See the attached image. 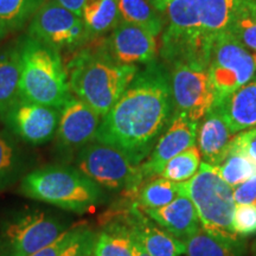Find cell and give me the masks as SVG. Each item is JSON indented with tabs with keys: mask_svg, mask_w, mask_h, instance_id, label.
Instances as JSON below:
<instances>
[{
	"mask_svg": "<svg viewBox=\"0 0 256 256\" xmlns=\"http://www.w3.org/2000/svg\"><path fill=\"white\" fill-rule=\"evenodd\" d=\"M25 196L78 214L95 209L102 200L100 185L68 166H46L25 176L22 182Z\"/></svg>",
	"mask_w": 256,
	"mask_h": 256,
	"instance_id": "277c9868",
	"label": "cell"
},
{
	"mask_svg": "<svg viewBox=\"0 0 256 256\" xmlns=\"http://www.w3.org/2000/svg\"><path fill=\"white\" fill-rule=\"evenodd\" d=\"M78 168L96 184L136 197L144 179L140 165L107 144L92 140L78 156Z\"/></svg>",
	"mask_w": 256,
	"mask_h": 256,
	"instance_id": "8992f818",
	"label": "cell"
},
{
	"mask_svg": "<svg viewBox=\"0 0 256 256\" xmlns=\"http://www.w3.org/2000/svg\"><path fill=\"white\" fill-rule=\"evenodd\" d=\"M226 31L246 49H250L256 52V14L252 10V2L238 8Z\"/></svg>",
	"mask_w": 256,
	"mask_h": 256,
	"instance_id": "4316f807",
	"label": "cell"
},
{
	"mask_svg": "<svg viewBox=\"0 0 256 256\" xmlns=\"http://www.w3.org/2000/svg\"><path fill=\"white\" fill-rule=\"evenodd\" d=\"M70 92L102 118L122 96L139 68L115 60L104 44L76 54L66 66Z\"/></svg>",
	"mask_w": 256,
	"mask_h": 256,
	"instance_id": "7a4b0ae2",
	"label": "cell"
},
{
	"mask_svg": "<svg viewBox=\"0 0 256 256\" xmlns=\"http://www.w3.org/2000/svg\"><path fill=\"white\" fill-rule=\"evenodd\" d=\"M120 19L142 28L158 37L165 25V18L162 12L154 8L151 0H116Z\"/></svg>",
	"mask_w": 256,
	"mask_h": 256,
	"instance_id": "7402d4cb",
	"label": "cell"
},
{
	"mask_svg": "<svg viewBox=\"0 0 256 256\" xmlns=\"http://www.w3.org/2000/svg\"><path fill=\"white\" fill-rule=\"evenodd\" d=\"M55 2H58L60 5H62L63 8L70 10L74 14H78L80 17H81L83 6H84L87 0H55Z\"/></svg>",
	"mask_w": 256,
	"mask_h": 256,
	"instance_id": "e575fe53",
	"label": "cell"
},
{
	"mask_svg": "<svg viewBox=\"0 0 256 256\" xmlns=\"http://www.w3.org/2000/svg\"><path fill=\"white\" fill-rule=\"evenodd\" d=\"M197 130L198 121L191 120L185 114H174L171 122L159 138L154 148L140 165L144 179L146 180L158 177L170 160L191 146H194Z\"/></svg>",
	"mask_w": 256,
	"mask_h": 256,
	"instance_id": "7c38bea8",
	"label": "cell"
},
{
	"mask_svg": "<svg viewBox=\"0 0 256 256\" xmlns=\"http://www.w3.org/2000/svg\"><path fill=\"white\" fill-rule=\"evenodd\" d=\"M81 17L92 36L113 30L121 22L116 0H87Z\"/></svg>",
	"mask_w": 256,
	"mask_h": 256,
	"instance_id": "cb8c5ba5",
	"label": "cell"
},
{
	"mask_svg": "<svg viewBox=\"0 0 256 256\" xmlns=\"http://www.w3.org/2000/svg\"><path fill=\"white\" fill-rule=\"evenodd\" d=\"M252 58H254V63H255V66H256V54L254 56H252Z\"/></svg>",
	"mask_w": 256,
	"mask_h": 256,
	"instance_id": "ab89813d",
	"label": "cell"
},
{
	"mask_svg": "<svg viewBox=\"0 0 256 256\" xmlns=\"http://www.w3.org/2000/svg\"><path fill=\"white\" fill-rule=\"evenodd\" d=\"M66 230L62 222L43 211L19 212L0 230V256H30L55 242Z\"/></svg>",
	"mask_w": 256,
	"mask_h": 256,
	"instance_id": "52a82bcc",
	"label": "cell"
},
{
	"mask_svg": "<svg viewBox=\"0 0 256 256\" xmlns=\"http://www.w3.org/2000/svg\"><path fill=\"white\" fill-rule=\"evenodd\" d=\"M234 234L238 238L256 236V206L238 204L232 217Z\"/></svg>",
	"mask_w": 256,
	"mask_h": 256,
	"instance_id": "f1b7e54d",
	"label": "cell"
},
{
	"mask_svg": "<svg viewBox=\"0 0 256 256\" xmlns=\"http://www.w3.org/2000/svg\"><path fill=\"white\" fill-rule=\"evenodd\" d=\"M142 210L162 229L183 242L202 228L196 208L188 196L178 197L159 209Z\"/></svg>",
	"mask_w": 256,
	"mask_h": 256,
	"instance_id": "e0dca14e",
	"label": "cell"
},
{
	"mask_svg": "<svg viewBox=\"0 0 256 256\" xmlns=\"http://www.w3.org/2000/svg\"><path fill=\"white\" fill-rule=\"evenodd\" d=\"M80 228H81V226L66 230V232H64L58 240H56L55 242L51 243L48 247L40 249V250L36 252L34 254H32L30 256H63L66 249L72 246V243L74 241H75L76 236H78V234L80 232Z\"/></svg>",
	"mask_w": 256,
	"mask_h": 256,
	"instance_id": "d6a6232c",
	"label": "cell"
},
{
	"mask_svg": "<svg viewBox=\"0 0 256 256\" xmlns=\"http://www.w3.org/2000/svg\"><path fill=\"white\" fill-rule=\"evenodd\" d=\"M60 110L19 100L2 114V120L18 138L30 145H43L56 136Z\"/></svg>",
	"mask_w": 256,
	"mask_h": 256,
	"instance_id": "8fae6325",
	"label": "cell"
},
{
	"mask_svg": "<svg viewBox=\"0 0 256 256\" xmlns=\"http://www.w3.org/2000/svg\"><path fill=\"white\" fill-rule=\"evenodd\" d=\"M168 72L174 114L182 113L200 121L215 104V89L208 66L176 63Z\"/></svg>",
	"mask_w": 256,
	"mask_h": 256,
	"instance_id": "9c48e42d",
	"label": "cell"
},
{
	"mask_svg": "<svg viewBox=\"0 0 256 256\" xmlns=\"http://www.w3.org/2000/svg\"><path fill=\"white\" fill-rule=\"evenodd\" d=\"M180 196H186L184 183H176L162 176L144 182L136 194V204L142 209H159Z\"/></svg>",
	"mask_w": 256,
	"mask_h": 256,
	"instance_id": "44dd1931",
	"label": "cell"
},
{
	"mask_svg": "<svg viewBox=\"0 0 256 256\" xmlns=\"http://www.w3.org/2000/svg\"><path fill=\"white\" fill-rule=\"evenodd\" d=\"M229 153H238L256 162V127L249 128L234 136Z\"/></svg>",
	"mask_w": 256,
	"mask_h": 256,
	"instance_id": "4dcf8cb0",
	"label": "cell"
},
{
	"mask_svg": "<svg viewBox=\"0 0 256 256\" xmlns=\"http://www.w3.org/2000/svg\"><path fill=\"white\" fill-rule=\"evenodd\" d=\"M96 238L94 256H133V240L119 215L113 216Z\"/></svg>",
	"mask_w": 256,
	"mask_h": 256,
	"instance_id": "603a6c76",
	"label": "cell"
},
{
	"mask_svg": "<svg viewBox=\"0 0 256 256\" xmlns=\"http://www.w3.org/2000/svg\"><path fill=\"white\" fill-rule=\"evenodd\" d=\"M101 116L76 96H70L60 108L57 139L66 150L78 148L95 140Z\"/></svg>",
	"mask_w": 256,
	"mask_h": 256,
	"instance_id": "9a60e30c",
	"label": "cell"
},
{
	"mask_svg": "<svg viewBox=\"0 0 256 256\" xmlns=\"http://www.w3.org/2000/svg\"><path fill=\"white\" fill-rule=\"evenodd\" d=\"M20 98V46L0 52V115Z\"/></svg>",
	"mask_w": 256,
	"mask_h": 256,
	"instance_id": "ffe728a7",
	"label": "cell"
},
{
	"mask_svg": "<svg viewBox=\"0 0 256 256\" xmlns=\"http://www.w3.org/2000/svg\"><path fill=\"white\" fill-rule=\"evenodd\" d=\"M200 121L197 142L200 158L206 164L218 166L229 154L234 134L220 106H214Z\"/></svg>",
	"mask_w": 256,
	"mask_h": 256,
	"instance_id": "2e32d148",
	"label": "cell"
},
{
	"mask_svg": "<svg viewBox=\"0 0 256 256\" xmlns=\"http://www.w3.org/2000/svg\"><path fill=\"white\" fill-rule=\"evenodd\" d=\"M234 200L236 204L256 206V174L234 188Z\"/></svg>",
	"mask_w": 256,
	"mask_h": 256,
	"instance_id": "836d02e7",
	"label": "cell"
},
{
	"mask_svg": "<svg viewBox=\"0 0 256 256\" xmlns=\"http://www.w3.org/2000/svg\"><path fill=\"white\" fill-rule=\"evenodd\" d=\"M133 256H150V255L148 252H147L145 249L139 244V243L133 240Z\"/></svg>",
	"mask_w": 256,
	"mask_h": 256,
	"instance_id": "d590c367",
	"label": "cell"
},
{
	"mask_svg": "<svg viewBox=\"0 0 256 256\" xmlns=\"http://www.w3.org/2000/svg\"><path fill=\"white\" fill-rule=\"evenodd\" d=\"M218 106L232 134L256 127V78L234 92Z\"/></svg>",
	"mask_w": 256,
	"mask_h": 256,
	"instance_id": "ac0fdd59",
	"label": "cell"
},
{
	"mask_svg": "<svg viewBox=\"0 0 256 256\" xmlns=\"http://www.w3.org/2000/svg\"><path fill=\"white\" fill-rule=\"evenodd\" d=\"M18 170V154L14 144L0 132V186L8 184Z\"/></svg>",
	"mask_w": 256,
	"mask_h": 256,
	"instance_id": "f546056e",
	"label": "cell"
},
{
	"mask_svg": "<svg viewBox=\"0 0 256 256\" xmlns=\"http://www.w3.org/2000/svg\"><path fill=\"white\" fill-rule=\"evenodd\" d=\"M28 34L57 50L76 48L92 37L82 17L55 0L44 2L37 10L28 26Z\"/></svg>",
	"mask_w": 256,
	"mask_h": 256,
	"instance_id": "30bf717a",
	"label": "cell"
},
{
	"mask_svg": "<svg viewBox=\"0 0 256 256\" xmlns=\"http://www.w3.org/2000/svg\"><path fill=\"white\" fill-rule=\"evenodd\" d=\"M254 58L228 31L218 34L211 49L208 70L218 106L234 92L247 84L255 75Z\"/></svg>",
	"mask_w": 256,
	"mask_h": 256,
	"instance_id": "ba28073f",
	"label": "cell"
},
{
	"mask_svg": "<svg viewBox=\"0 0 256 256\" xmlns=\"http://www.w3.org/2000/svg\"><path fill=\"white\" fill-rule=\"evenodd\" d=\"M185 188L186 196L196 208L202 228L235 235L232 230L236 206L234 188L223 180L217 166L202 162L200 171L185 182Z\"/></svg>",
	"mask_w": 256,
	"mask_h": 256,
	"instance_id": "5b68a950",
	"label": "cell"
},
{
	"mask_svg": "<svg viewBox=\"0 0 256 256\" xmlns=\"http://www.w3.org/2000/svg\"><path fill=\"white\" fill-rule=\"evenodd\" d=\"M170 2H172V0H151V2L154 5V8L158 10L159 12H162V14H164L165 8L168 6Z\"/></svg>",
	"mask_w": 256,
	"mask_h": 256,
	"instance_id": "8d00e7d4",
	"label": "cell"
},
{
	"mask_svg": "<svg viewBox=\"0 0 256 256\" xmlns=\"http://www.w3.org/2000/svg\"><path fill=\"white\" fill-rule=\"evenodd\" d=\"M200 159L198 147L196 145L191 146L170 160L160 176L176 183H184L197 174L200 166Z\"/></svg>",
	"mask_w": 256,
	"mask_h": 256,
	"instance_id": "484cf974",
	"label": "cell"
},
{
	"mask_svg": "<svg viewBox=\"0 0 256 256\" xmlns=\"http://www.w3.org/2000/svg\"><path fill=\"white\" fill-rule=\"evenodd\" d=\"M252 10H254L256 14V2H252Z\"/></svg>",
	"mask_w": 256,
	"mask_h": 256,
	"instance_id": "f35d334b",
	"label": "cell"
},
{
	"mask_svg": "<svg viewBox=\"0 0 256 256\" xmlns=\"http://www.w3.org/2000/svg\"><path fill=\"white\" fill-rule=\"evenodd\" d=\"M120 218L126 224L130 236L150 256H180L185 254V243L152 220L136 203L124 212Z\"/></svg>",
	"mask_w": 256,
	"mask_h": 256,
	"instance_id": "5bb4252c",
	"label": "cell"
},
{
	"mask_svg": "<svg viewBox=\"0 0 256 256\" xmlns=\"http://www.w3.org/2000/svg\"><path fill=\"white\" fill-rule=\"evenodd\" d=\"M185 243L188 256H244L243 238L230 234L209 232L200 228Z\"/></svg>",
	"mask_w": 256,
	"mask_h": 256,
	"instance_id": "d6986e66",
	"label": "cell"
},
{
	"mask_svg": "<svg viewBox=\"0 0 256 256\" xmlns=\"http://www.w3.org/2000/svg\"><path fill=\"white\" fill-rule=\"evenodd\" d=\"M217 170L226 183L236 188L256 174V162L238 153H229Z\"/></svg>",
	"mask_w": 256,
	"mask_h": 256,
	"instance_id": "83f0119b",
	"label": "cell"
},
{
	"mask_svg": "<svg viewBox=\"0 0 256 256\" xmlns=\"http://www.w3.org/2000/svg\"><path fill=\"white\" fill-rule=\"evenodd\" d=\"M46 0H0V36L20 28Z\"/></svg>",
	"mask_w": 256,
	"mask_h": 256,
	"instance_id": "d4e9b609",
	"label": "cell"
},
{
	"mask_svg": "<svg viewBox=\"0 0 256 256\" xmlns=\"http://www.w3.org/2000/svg\"><path fill=\"white\" fill-rule=\"evenodd\" d=\"M70 96L60 51L28 37L20 46V98L60 110Z\"/></svg>",
	"mask_w": 256,
	"mask_h": 256,
	"instance_id": "3957f363",
	"label": "cell"
},
{
	"mask_svg": "<svg viewBox=\"0 0 256 256\" xmlns=\"http://www.w3.org/2000/svg\"><path fill=\"white\" fill-rule=\"evenodd\" d=\"M104 46L115 60L127 66L150 64L158 56L156 37L145 28L120 22L112 30Z\"/></svg>",
	"mask_w": 256,
	"mask_h": 256,
	"instance_id": "4fadbf2b",
	"label": "cell"
},
{
	"mask_svg": "<svg viewBox=\"0 0 256 256\" xmlns=\"http://www.w3.org/2000/svg\"><path fill=\"white\" fill-rule=\"evenodd\" d=\"M252 256H256V240L252 244Z\"/></svg>",
	"mask_w": 256,
	"mask_h": 256,
	"instance_id": "74e56055",
	"label": "cell"
},
{
	"mask_svg": "<svg viewBox=\"0 0 256 256\" xmlns=\"http://www.w3.org/2000/svg\"><path fill=\"white\" fill-rule=\"evenodd\" d=\"M96 235L90 229L81 226L75 241L66 249L63 256H94Z\"/></svg>",
	"mask_w": 256,
	"mask_h": 256,
	"instance_id": "1f68e13d",
	"label": "cell"
},
{
	"mask_svg": "<svg viewBox=\"0 0 256 256\" xmlns=\"http://www.w3.org/2000/svg\"><path fill=\"white\" fill-rule=\"evenodd\" d=\"M174 116L170 72L162 64H146L101 119L95 140L142 165Z\"/></svg>",
	"mask_w": 256,
	"mask_h": 256,
	"instance_id": "6da1fadb",
	"label": "cell"
}]
</instances>
